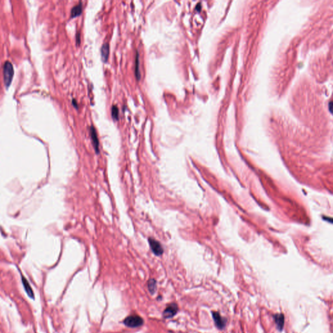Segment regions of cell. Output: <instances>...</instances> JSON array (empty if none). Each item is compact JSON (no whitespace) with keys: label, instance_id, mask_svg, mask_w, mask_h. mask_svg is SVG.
Here are the masks:
<instances>
[{"label":"cell","instance_id":"6da1fadb","mask_svg":"<svg viewBox=\"0 0 333 333\" xmlns=\"http://www.w3.org/2000/svg\"><path fill=\"white\" fill-rule=\"evenodd\" d=\"M14 68L12 63L9 61H6L3 65V77L5 85L8 87L12 82L14 76Z\"/></svg>","mask_w":333,"mask_h":333},{"label":"cell","instance_id":"7a4b0ae2","mask_svg":"<svg viewBox=\"0 0 333 333\" xmlns=\"http://www.w3.org/2000/svg\"><path fill=\"white\" fill-rule=\"evenodd\" d=\"M124 323L128 327L135 328L141 326L143 324V320L138 316H130L125 319Z\"/></svg>","mask_w":333,"mask_h":333},{"label":"cell","instance_id":"3957f363","mask_svg":"<svg viewBox=\"0 0 333 333\" xmlns=\"http://www.w3.org/2000/svg\"><path fill=\"white\" fill-rule=\"evenodd\" d=\"M148 243H149L151 249H152V252L155 255L161 256V254L163 253L164 251L163 248L161 245V243H159L158 241L150 237V238L148 239Z\"/></svg>","mask_w":333,"mask_h":333},{"label":"cell","instance_id":"277c9868","mask_svg":"<svg viewBox=\"0 0 333 333\" xmlns=\"http://www.w3.org/2000/svg\"><path fill=\"white\" fill-rule=\"evenodd\" d=\"M212 316H213V319L214 320L215 325H216L218 329L221 330L225 328L226 324V321H227L226 319L223 318L222 316L220 315L219 313L217 312H212Z\"/></svg>","mask_w":333,"mask_h":333},{"label":"cell","instance_id":"5b68a950","mask_svg":"<svg viewBox=\"0 0 333 333\" xmlns=\"http://www.w3.org/2000/svg\"><path fill=\"white\" fill-rule=\"evenodd\" d=\"M90 134H91V138L92 139V143H93V147L95 150V152H96V153L98 154L100 152L99 140H98V138L96 129H95V128L93 126H91L90 127Z\"/></svg>","mask_w":333,"mask_h":333},{"label":"cell","instance_id":"8992f818","mask_svg":"<svg viewBox=\"0 0 333 333\" xmlns=\"http://www.w3.org/2000/svg\"><path fill=\"white\" fill-rule=\"evenodd\" d=\"M178 306L175 303H172L168 306L163 312V317L165 318H172L178 312Z\"/></svg>","mask_w":333,"mask_h":333},{"label":"cell","instance_id":"52a82bcc","mask_svg":"<svg viewBox=\"0 0 333 333\" xmlns=\"http://www.w3.org/2000/svg\"><path fill=\"white\" fill-rule=\"evenodd\" d=\"M276 329L279 331H282L284 325V316L283 314H276L273 316Z\"/></svg>","mask_w":333,"mask_h":333},{"label":"cell","instance_id":"ba28073f","mask_svg":"<svg viewBox=\"0 0 333 333\" xmlns=\"http://www.w3.org/2000/svg\"><path fill=\"white\" fill-rule=\"evenodd\" d=\"M109 55H110V44L109 43H104L101 47V56L103 63L107 62Z\"/></svg>","mask_w":333,"mask_h":333},{"label":"cell","instance_id":"9c48e42d","mask_svg":"<svg viewBox=\"0 0 333 333\" xmlns=\"http://www.w3.org/2000/svg\"><path fill=\"white\" fill-rule=\"evenodd\" d=\"M82 10H83L82 2H80L77 5H75V6L72 9L71 14V18H75L77 17L78 16H80L81 14H82Z\"/></svg>","mask_w":333,"mask_h":333},{"label":"cell","instance_id":"30bf717a","mask_svg":"<svg viewBox=\"0 0 333 333\" xmlns=\"http://www.w3.org/2000/svg\"><path fill=\"white\" fill-rule=\"evenodd\" d=\"M135 75L136 76L137 80L138 81L140 80L141 79V73H140V70H139V52H136V56H135Z\"/></svg>","mask_w":333,"mask_h":333},{"label":"cell","instance_id":"8fae6325","mask_svg":"<svg viewBox=\"0 0 333 333\" xmlns=\"http://www.w3.org/2000/svg\"><path fill=\"white\" fill-rule=\"evenodd\" d=\"M22 282H23L24 289H25V290H26L27 294L29 295V297L33 298V299L34 298V293H33V292L31 289V288L29 284L28 283L27 280L25 279L24 277H22Z\"/></svg>","mask_w":333,"mask_h":333},{"label":"cell","instance_id":"7c38bea8","mask_svg":"<svg viewBox=\"0 0 333 333\" xmlns=\"http://www.w3.org/2000/svg\"><path fill=\"white\" fill-rule=\"evenodd\" d=\"M111 116L114 120H118L119 119V111L116 105H113L111 108Z\"/></svg>","mask_w":333,"mask_h":333},{"label":"cell","instance_id":"4fadbf2b","mask_svg":"<svg viewBox=\"0 0 333 333\" xmlns=\"http://www.w3.org/2000/svg\"><path fill=\"white\" fill-rule=\"evenodd\" d=\"M148 288L151 293H154L156 289V282L155 280L150 279L148 282Z\"/></svg>","mask_w":333,"mask_h":333},{"label":"cell","instance_id":"5bb4252c","mask_svg":"<svg viewBox=\"0 0 333 333\" xmlns=\"http://www.w3.org/2000/svg\"><path fill=\"white\" fill-rule=\"evenodd\" d=\"M80 33H77V35H76V42H77V45H79L80 43Z\"/></svg>","mask_w":333,"mask_h":333},{"label":"cell","instance_id":"9a60e30c","mask_svg":"<svg viewBox=\"0 0 333 333\" xmlns=\"http://www.w3.org/2000/svg\"><path fill=\"white\" fill-rule=\"evenodd\" d=\"M72 103H73V105H74V107H75V108H76L77 109H78V106H77V102L75 101V100H72Z\"/></svg>","mask_w":333,"mask_h":333}]
</instances>
